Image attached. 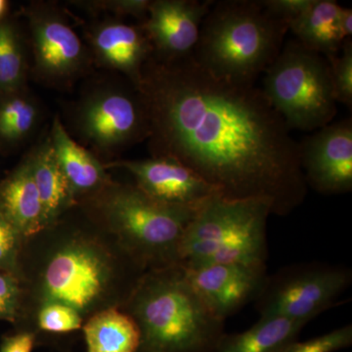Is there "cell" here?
Instances as JSON below:
<instances>
[{
  "label": "cell",
  "mask_w": 352,
  "mask_h": 352,
  "mask_svg": "<svg viewBox=\"0 0 352 352\" xmlns=\"http://www.w3.org/2000/svg\"><path fill=\"white\" fill-rule=\"evenodd\" d=\"M288 31L289 23L271 15L261 0L214 1L193 57L217 78L254 85L279 55Z\"/></svg>",
  "instance_id": "cell-3"
},
{
  "label": "cell",
  "mask_w": 352,
  "mask_h": 352,
  "mask_svg": "<svg viewBox=\"0 0 352 352\" xmlns=\"http://www.w3.org/2000/svg\"><path fill=\"white\" fill-rule=\"evenodd\" d=\"M140 330L138 352H214L224 323L203 302L179 264L155 268L132 293Z\"/></svg>",
  "instance_id": "cell-2"
},
{
  "label": "cell",
  "mask_w": 352,
  "mask_h": 352,
  "mask_svg": "<svg viewBox=\"0 0 352 352\" xmlns=\"http://www.w3.org/2000/svg\"><path fill=\"white\" fill-rule=\"evenodd\" d=\"M270 214L263 201L214 197L187 226L178 248V264H266Z\"/></svg>",
  "instance_id": "cell-4"
},
{
  "label": "cell",
  "mask_w": 352,
  "mask_h": 352,
  "mask_svg": "<svg viewBox=\"0 0 352 352\" xmlns=\"http://www.w3.org/2000/svg\"><path fill=\"white\" fill-rule=\"evenodd\" d=\"M7 8H8V2L6 0H0V21L6 15Z\"/></svg>",
  "instance_id": "cell-33"
},
{
  "label": "cell",
  "mask_w": 352,
  "mask_h": 352,
  "mask_svg": "<svg viewBox=\"0 0 352 352\" xmlns=\"http://www.w3.org/2000/svg\"><path fill=\"white\" fill-rule=\"evenodd\" d=\"M261 90L291 131H318L337 115L327 58L296 39L284 43L264 72Z\"/></svg>",
  "instance_id": "cell-5"
},
{
  "label": "cell",
  "mask_w": 352,
  "mask_h": 352,
  "mask_svg": "<svg viewBox=\"0 0 352 352\" xmlns=\"http://www.w3.org/2000/svg\"><path fill=\"white\" fill-rule=\"evenodd\" d=\"M82 6L89 7L92 11H107L118 17L131 16L140 21V25H142L147 19L151 0H100L82 2Z\"/></svg>",
  "instance_id": "cell-27"
},
{
  "label": "cell",
  "mask_w": 352,
  "mask_h": 352,
  "mask_svg": "<svg viewBox=\"0 0 352 352\" xmlns=\"http://www.w3.org/2000/svg\"><path fill=\"white\" fill-rule=\"evenodd\" d=\"M28 12L32 73L51 87H66L88 67L89 55L85 44L57 7L34 4Z\"/></svg>",
  "instance_id": "cell-9"
},
{
  "label": "cell",
  "mask_w": 352,
  "mask_h": 352,
  "mask_svg": "<svg viewBox=\"0 0 352 352\" xmlns=\"http://www.w3.org/2000/svg\"><path fill=\"white\" fill-rule=\"evenodd\" d=\"M87 38L97 63L122 74L138 87L143 68L153 55L152 44L140 25L103 21L88 29Z\"/></svg>",
  "instance_id": "cell-15"
},
{
  "label": "cell",
  "mask_w": 352,
  "mask_h": 352,
  "mask_svg": "<svg viewBox=\"0 0 352 352\" xmlns=\"http://www.w3.org/2000/svg\"><path fill=\"white\" fill-rule=\"evenodd\" d=\"M214 1L153 0L142 25L153 55L173 60L193 54L201 24Z\"/></svg>",
  "instance_id": "cell-14"
},
{
  "label": "cell",
  "mask_w": 352,
  "mask_h": 352,
  "mask_svg": "<svg viewBox=\"0 0 352 352\" xmlns=\"http://www.w3.org/2000/svg\"><path fill=\"white\" fill-rule=\"evenodd\" d=\"M180 265V264H179ZM182 266L208 309L222 321L254 302L266 279V264L212 263Z\"/></svg>",
  "instance_id": "cell-13"
},
{
  "label": "cell",
  "mask_w": 352,
  "mask_h": 352,
  "mask_svg": "<svg viewBox=\"0 0 352 352\" xmlns=\"http://www.w3.org/2000/svg\"><path fill=\"white\" fill-rule=\"evenodd\" d=\"M312 2L314 0H261L271 15L288 23L305 12Z\"/></svg>",
  "instance_id": "cell-30"
},
{
  "label": "cell",
  "mask_w": 352,
  "mask_h": 352,
  "mask_svg": "<svg viewBox=\"0 0 352 352\" xmlns=\"http://www.w3.org/2000/svg\"><path fill=\"white\" fill-rule=\"evenodd\" d=\"M340 10L342 6L333 0H314L289 23V31L305 48L330 59L339 54L346 41L340 29Z\"/></svg>",
  "instance_id": "cell-18"
},
{
  "label": "cell",
  "mask_w": 352,
  "mask_h": 352,
  "mask_svg": "<svg viewBox=\"0 0 352 352\" xmlns=\"http://www.w3.org/2000/svg\"><path fill=\"white\" fill-rule=\"evenodd\" d=\"M21 289L17 278L0 271V320L13 321L19 309Z\"/></svg>",
  "instance_id": "cell-28"
},
{
  "label": "cell",
  "mask_w": 352,
  "mask_h": 352,
  "mask_svg": "<svg viewBox=\"0 0 352 352\" xmlns=\"http://www.w3.org/2000/svg\"><path fill=\"white\" fill-rule=\"evenodd\" d=\"M298 143L307 187L324 195L351 192V119L331 122Z\"/></svg>",
  "instance_id": "cell-11"
},
{
  "label": "cell",
  "mask_w": 352,
  "mask_h": 352,
  "mask_svg": "<svg viewBox=\"0 0 352 352\" xmlns=\"http://www.w3.org/2000/svg\"><path fill=\"white\" fill-rule=\"evenodd\" d=\"M38 100L27 87L0 94V144L13 147L34 134L41 122Z\"/></svg>",
  "instance_id": "cell-22"
},
{
  "label": "cell",
  "mask_w": 352,
  "mask_h": 352,
  "mask_svg": "<svg viewBox=\"0 0 352 352\" xmlns=\"http://www.w3.org/2000/svg\"><path fill=\"white\" fill-rule=\"evenodd\" d=\"M38 326L45 332L63 333L82 328L80 314L61 303H44L38 314Z\"/></svg>",
  "instance_id": "cell-25"
},
{
  "label": "cell",
  "mask_w": 352,
  "mask_h": 352,
  "mask_svg": "<svg viewBox=\"0 0 352 352\" xmlns=\"http://www.w3.org/2000/svg\"><path fill=\"white\" fill-rule=\"evenodd\" d=\"M109 279L110 266L100 251L87 243H72L59 250L46 266L44 303H61L82 314L103 296Z\"/></svg>",
  "instance_id": "cell-10"
},
{
  "label": "cell",
  "mask_w": 352,
  "mask_h": 352,
  "mask_svg": "<svg viewBox=\"0 0 352 352\" xmlns=\"http://www.w3.org/2000/svg\"><path fill=\"white\" fill-rule=\"evenodd\" d=\"M330 64L333 94L337 103L352 107V41L346 39L337 56L327 59Z\"/></svg>",
  "instance_id": "cell-24"
},
{
  "label": "cell",
  "mask_w": 352,
  "mask_h": 352,
  "mask_svg": "<svg viewBox=\"0 0 352 352\" xmlns=\"http://www.w3.org/2000/svg\"><path fill=\"white\" fill-rule=\"evenodd\" d=\"M351 282V271L342 266L296 264L267 276L254 302L261 317H281L307 324L339 305Z\"/></svg>",
  "instance_id": "cell-8"
},
{
  "label": "cell",
  "mask_w": 352,
  "mask_h": 352,
  "mask_svg": "<svg viewBox=\"0 0 352 352\" xmlns=\"http://www.w3.org/2000/svg\"><path fill=\"white\" fill-rule=\"evenodd\" d=\"M351 344L352 326L346 325L305 342L295 340L280 352H337Z\"/></svg>",
  "instance_id": "cell-26"
},
{
  "label": "cell",
  "mask_w": 352,
  "mask_h": 352,
  "mask_svg": "<svg viewBox=\"0 0 352 352\" xmlns=\"http://www.w3.org/2000/svg\"><path fill=\"white\" fill-rule=\"evenodd\" d=\"M28 157L48 227L75 203L76 198L58 164L50 136L32 149Z\"/></svg>",
  "instance_id": "cell-19"
},
{
  "label": "cell",
  "mask_w": 352,
  "mask_h": 352,
  "mask_svg": "<svg viewBox=\"0 0 352 352\" xmlns=\"http://www.w3.org/2000/svg\"><path fill=\"white\" fill-rule=\"evenodd\" d=\"M28 59L19 32L0 21V94L25 87Z\"/></svg>",
  "instance_id": "cell-23"
},
{
  "label": "cell",
  "mask_w": 352,
  "mask_h": 352,
  "mask_svg": "<svg viewBox=\"0 0 352 352\" xmlns=\"http://www.w3.org/2000/svg\"><path fill=\"white\" fill-rule=\"evenodd\" d=\"M112 166L129 171L143 193L170 207L198 212L210 199L220 196L198 173L173 160L150 157L105 164L106 168Z\"/></svg>",
  "instance_id": "cell-12"
},
{
  "label": "cell",
  "mask_w": 352,
  "mask_h": 352,
  "mask_svg": "<svg viewBox=\"0 0 352 352\" xmlns=\"http://www.w3.org/2000/svg\"><path fill=\"white\" fill-rule=\"evenodd\" d=\"M22 236L0 215V271L11 272L17 258Z\"/></svg>",
  "instance_id": "cell-29"
},
{
  "label": "cell",
  "mask_w": 352,
  "mask_h": 352,
  "mask_svg": "<svg viewBox=\"0 0 352 352\" xmlns=\"http://www.w3.org/2000/svg\"><path fill=\"white\" fill-rule=\"evenodd\" d=\"M305 326L281 317H261L244 332L224 333L214 352H280L298 340Z\"/></svg>",
  "instance_id": "cell-20"
},
{
  "label": "cell",
  "mask_w": 352,
  "mask_h": 352,
  "mask_svg": "<svg viewBox=\"0 0 352 352\" xmlns=\"http://www.w3.org/2000/svg\"><path fill=\"white\" fill-rule=\"evenodd\" d=\"M339 24L340 32L346 39L351 38L352 34V10L351 8L342 7L340 10Z\"/></svg>",
  "instance_id": "cell-32"
},
{
  "label": "cell",
  "mask_w": 352,
  "mask_h": 352,
  "mask_svg": "<svg viewBox=\"0 0 352 352\" xmlns=\"http://www.w3.org/2000/svg\"><path fill=\"white\" fill-rule=\"evenodd\" d=\"M36 336L31 332H21L7 336L0 344V352H32Z\"/></svg>",
  "instance_id": "cell-31"
},
{
  "label": "cell",
  "mask_w": 352,
  "mask_h": 352,
  "mask_svg": "<svg viewBox=\"0 0 352 352\" xmlns=\"http://www.w3.org/2000/svg\"><path fill=\"white\" fill-rule=\"evenodd\" d=\"M50 138L58 164L76 199L98 193L110 184L105 164L69 135L58 116L53 120Z\"/></svg>",
  "instance_id": "cell-16"
},
{
  "label": "cell",
  "mask_w": 352,
  "mask_h": 352,
  "mask_svg": "<svg viewBox=\"0 0 352 352\" xmlns=\"http://www.w3.org/2000/svg\"><path fill=\"white\" fill-rule=\"evenodd\" d=\"M152 157L188 166L228 200H261L286 217L308 187L300 143L261 88L217 78L193 54L145 64L138 87Z\"/></svg>",
  "instance_id": "cell-1"
},
{
  "label": "cell",
  "mask_w": 352,
  "mask_h": 352,
  "mask_svg": "<svg viewBox=\"0 0 352 352\" xmlns=\"http://www.w3.org/2000/svg\"><path fill=\"white\" fill-rule=\"evenodd\" d=\"M87 352H138L140 330L131 314L107 309L95 314L83 327Z\"/></svg>",
  "instance_id": "cell-21"
},
{
  "label": "cell",
  "mask_w": 352,
  "mask_h": 352,
  "mask_svg": "<svg viewBox=\"0 0 352 352\" xmlns=\"http://www.w3.org/2000/svg\"><path fill=\"white\" fill-rule=\"evenodd\" d=\"M98 193L102 214L140 261L156 268L178 264V248L197 212L159 203L136 185L110 183Z\"/></svg>",
  "instance_id": "cell-6"
},
{
  "label": "cell",
  "mask_w": 352,
  "mask_h": 352,
  "mask_svg": "<svg viewBox=\"0 0 352 352\" xmlns=\"http://www.w3.org/2000/svg\"><path fill=\"white\" fill-rule=\"evenodd\" d=\"M78 138L95 152L119 154L149 136L142 97L132 83H100L83 94L73 113Z\"/></svg>",
  "instance_id": "cell-7"
},
{
  "label": "cell",
  "mask_w": 352,
  "mask_h": 352,
  "mask_svg": "<svg viewBox=\"0 0 352 352\" xmlns=\"http://www.w3.org/2000/svg\"><path fill=\"white\" fill-rule=\"evenodd\" d=\"M0 215L22 237L36 235L46 228L43 204L28 156L0 185Z\"/></svg>",
  "instance_id": "cell-17"
}]
</instances>
